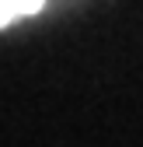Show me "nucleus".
I'll return each instance as SVG.
<instances>
[{"instance_id":"f257e3e1","label":"nucleus","mask_w":143,"mask_h":147,"mask_svg":"<svg viewBox=\"0 0 143 147\" xmlns=\"http://www.w3.org/2000/svg\"><path fill=\"white\" fill-rule=\"evenodd\" d=\"M39 7H42V0H0V25H7L21 14H31Z\"/></svg>"}]
</instances>
